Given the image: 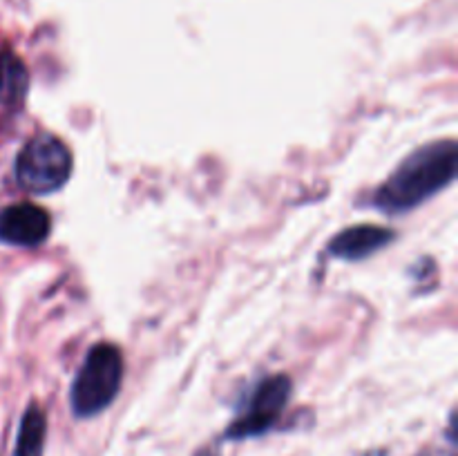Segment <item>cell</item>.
Wrapping results in <instances>:
<instances>
[{
	"label": "cell",
	"mask_w": 458,
	"mask_h": 456,
	"mask_svg": "<svg viewBox=\"0 0 458 456\" xmlns=\"http://www.w3.org/2000/svg\"><path fill=\"white\" fill-rule=\"evenodd\" d=\"M52 219L34 204H13L0 213V240L4 244L34 249L49 235Z\"/></svg>",
	"instance_id": "obj_5"
},
{
	"label": "cell",
	"mask_w": 458,
	"mask_h": 456,
	"mask_svg": "<svg viewBox=\"0 0 458 456\" xmlns=\"http://www.w3.org/2000/svg\"><path fill=\"white\" fill-rule=\"evenodd\" d=\"M45 432H47L45 414L38 405H30L22 414L21 427H18L13 456H43Z\"/></svg>",
	"instance_id": "obj_8"
},
{
	"label": "cell",
	"mask_w": 458,
	"mask_h": 456,
	"mask_svg": "<svg viewBox=\"0 0 458 456\" xmlns=\"http://www.w3.org/2000/svg\"><path fill=\"white\" fill-rule=\"evenodd\" d=\"M456 164L454 139L428 143L394 170L392 177L376 190L374 204L389 215L410 213L454 182Z\"/></svg>",
	"instance_id": "obj_1"
},
{
	"label": "cell",
	"mask_w": 458,
	"mask_h": 456,
	"mask_svg": "<svg viewBox=\"0 0 458 456\" xmlns=\"http://www.w3.org/2000/svg\"><path fill=\"white\" fill-rule=\"evenodd\" d=\"M30 89L27 67L16 54L0 52V106L16 107L25 101Z\"/></svg>",
	"instance_id": "obj_7"
},
{
	"label": "cell",
	"mask_w": 458,
	"mask_h": 456,
	"mask_svg": "<svg viewBox=\"0 0 458 456\" xmlns=\"http://www.w3.org/2000/svg\"><path fill=\"white\" fill-rule=\"evenodd\" d=\"M392 240L394 232L389 228L358 224V226L344 228L331 240L329 253L338 259H347V262H360L392 244Z\"/></svg>",
	"instance_id": "obj_6"
},
{
	"label": "cell",
	"mask_w": 458,
	"mask_h": 456,
	"mask_svg": "<svg viewBox=\"0 0 458 456\" xmlns=\"http://www.w3.org/2000/svg\"><path fill=\"white\" fill-rule=\"evenodd\" d=\"M291 389L293 384H291L289 376L276 374L264 378L246 402V410L228 425L224 436L228 441H244V438L267 434L284 411L291 398Z\"/></svg>",
	"instance_id": "obj_4"
},
{
	"label": "cell",
	"mask_w": 458,
	"mask_h": 456,
	"mask_svg": "<svg viewBox=\"0 0 458 456\" xmlns=\"http://www.w3.org/2000/svg\"><path fill=\"white\" fill-rule=\"evenodd\" d=\"M123 383V356L110 342H98L85 356L70 389L76 418H92L114 402Z\"/></svg>",
	"instance_id": "obj_2"
},
{
	"label": "cell",
	"mask_w": 458,
	"mask_h": 456,
	"mask_svg": "<svg viewBox=\"0 0 458 456\" xmlns=\"http://www.w3.org/2000/svg\"><path fill=\"white\" fill-rule=\"evenodd\" d=\"M195 456H219V454H217V452H215V450H210V447H204V450L197 452Z\"/></svg>",
	"instance_id": "obj_9"
},
{
	"label": "cell",
	"mask_w": 458,
	"mask_h": 456,
	"mask_svg": "<svg viewBox=\"0 0 458 456\" xmlns=\"http://www.w3.org/2000/svg\"><path fill=\"white\" fill-rule=\"evenodd\" d=\"M72 165L70 148L54 134H40L18 152L13 173L18 186L31 195H52L65 186Z\"/></svg>",
	"instance_id": "obj_3"
}]
</instances>
